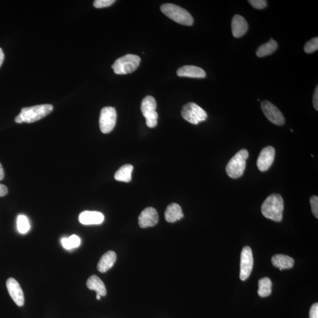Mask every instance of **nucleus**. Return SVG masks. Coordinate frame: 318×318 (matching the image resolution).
Here are the masks:
<instances>
[{
  "mask_svg": "<svg viewBox=\"0 0 318 318\" xmlns=\"http://www.w3.org/2000/svg\"><path fill=\"white\" fill-rule=\"evenodd\" d=\"M278 43L271 39L268 42L262 44L257 49L256 56L258 57H263L272 55L278 49Z\"/></svg>",
  "mask_w": 318,
  "mask_h": 318,
  "instance_id": "22",
  "label": "nucleus"
},
{
  "mask_svg": "<svg viewBox=\"0 0 318 318\" xmlns=\"http://www.w3.org/2000/svg\"><path fill=\"white\" fill-rule=\"evenodd\" d=\"M231 27L233 36L236 38H240L246 34L249 25L242 16L235 15L232 18Z\"/></svg>",
  "mask_w": 318,
  "mask_h": 318,
  "instance_id": "14",
  "label": "nucleus"
},
{
  "mask_svg": "<svg viewBox=\"0 0 318 318\" xmlns=\"http://www.w3.org/2000/svg\"><path fill=\"white\" fill-rule=\"evenodd\" d=\"M159 222L157 210L152 207L143 210L139 217V225L142 228L154 227Z\"/></svg>",
  "mask_w": 318,
  "mask_h": 318,
  "instance_id": "13",
  "label": "nucleus"
},
{
  "mask_svg": "<svg viewBox=\"0 0 318 318\" xmlns=\"http://www.w3.org/2000/svg\"><path fill=\"white\" fill-rule=\"evenodd\" d=\"M157 101L154 97L148 95L143 100L141 104V110L143 116L146 120V125L149 127H155L157 125L158 114L156 111Z\"/></svg>",
  "mask_w": 318,
  "mask_h": 318,
  "instance_id": "7",
  "label": "nucleus"
},
{
  "mask_svg": "<svg viewBox=\"0 0 318 318\" xmlns=\"http://www.w3.org/2000/svg\"><path fill=\"white\" fill-rule=\"evenodd\" d=\"M62 243L63 247L67 250H71L80 245L81 240L77 235H73L68 238H63Z\"/></svg>",
  "mask_w": 318,
  "mask_h": 318,
  "instance_id": "24",
  "label": "nucleus"
},
{
  "mask_svg": "<svg viewBox=\"0 0 318 318\" xmlns=\"http://www.w3.org/2000/svg\"><path fill=\"white\" fill-rule=\"evenodd\" d=\"M257 293L260 297H268L272 293V283L270 279L265 277L260 279L258 283Z\"/></svg>",
  "mask_w": 318,
  "mask_h": 318,
  "instance_id": "23",
  "label": "nucleus"
},
{
  "mask_svg": "<svg viewBox=\"0 0 318 318\" xmlns=\"http://www.w3.org/2000/svg\"><path fill=\"white\" fill-rule=\"evenodd\" d=\"M53 110L52 104H41L30 107H24L21 110L20 115L23 122L31 123L44 118Z\"/></svg>",
  "mask_w": 318,
  "mask_h": 318,
  "instance_id": "5",
  "label": "nucleus"
},
{
  "mask_svg": "<svg viewBox=\"0 0 318 318\" xmlns=\"http://www.w3.org/2000/svg\"><path fill=\"white\" fill-rule=\"evenodd\" d=\"M318 49V38L316 37L311 39L305 44L304 46L305 52L307 54H311L316 52Z\"/></svg>",
  "mask_w": 318,
  "mask_h": 318,
  "instance_id": "26",
  "label": "nucleus"
},
{
  "mask_svg": "<svg viewBox=\"0 0 318 318\" xmlns=\"http://www.w3.org/2000/svg\"><path fill=\"white\" fill-rule=\"evenodd\" d=\"M115 2L114 0H95L93 5L95 8H101L109 7Z\"/></svg>",
  "mask_w": 318,
  "mask_h": 318,
  "instance_id": "27",
  "label": "nucleus"
},
{
  "mask_svg": "<svg viewBox=\"0 0 318 318\" xmlns=\"http://www.w3.org/2000/svg\"><path fill=\"white\" fill-rule=\"evenodd\" d=\"M4 171L3 169V167L1 163H0V181L4 179Z\"/></svg>",
  "mask_w": 318,
  "mask_h": 318,
  "instance_id": "33",
  "label": "nucleus"
},
{
  "mask_svg": "<svg viewBox=\"0 0 318 318\" xmlns=\"http://www.w3.org/2000/svg\"><path fill=\"white\" fill-rule=\"evenodd\" d=\"M96 299L97 300H100L101 299V296L100 295L97 294Z\"/></svg>",
  "mask_w": 318,
  "mask_h": 318,
  "instance_id": "36",
  "label": "nucleus"
},
{
  "mask_svg": "<svg viewBox=\"0 0 318 318\" xmlns=\"http://www.w3.org/2000/svg\"><path fill=\"white\" fill-rule=\"evenodd\" d=\"M284 200L279 194H272L268 197L261 207L262 215L267 219L281 222L284 211Z\"/></svg>",
  "mask_w": 318,
  "mask_h": 318,
  "instance_id": "1",
  "label": "nucleus"
},
{
  "mask_svg": "<svg viewBox=\"0 0 318 318\" xmlns=\"http://www.w3.org/2000/svg\"><path fill=\"white\" fill-rule=\"evenodd\" d=\"M261 109L266 118L276 126L284 125L285 119L278 108L269 101H263L261 103Z\"/></svg>",
  "mask_w": 318,
  "mask_h": 318,
  "instance_id": "10",
  "label": "nucleus"
},
{
  "mask_svg": "<svg viewBox=\"0 0 318 318\" xmlns=\"http://www.w3.org/2000/svg\"><path fill=\"white\" fill-rule=\"evenodd\" d=\"M312 212L317 219L318 218V198L317 196H312L310 199Z\"/></svg>",
  "mask_w": 318,
  "mask_h": 318,
  "instance_id": "29",
  "label": "nucleus"
},
{
  "mask_svg": "<svg viewBox=\"0 0 318 318\" xmlns=\"http://www.w3.org/2000/svg\"><path fill=\"white\" fill-rule=\"evenodd\" d=\"M117 255L113 251H108L105 253L99 260L97 265L98 271L104 273L109 270L116 262Z\"/></svg>",
  "mask_w": 318,
  "mask_h": 318,
  "instance_id": "17",
  "label": "nucleus"
},
{
  "mask_svg": "<svg viewBox=\"0 0 318 318\" xmlns=\"http://www.w3.org/2000/svg\"><path fill=\"white\" fill-rule=\"evenodd\" d=\"M4 55L2 50L0 48V67L1 66L3 61H4Z\"/></svg>",
  "mask_w": 318,
  "mask_h": 318,
  "instance_id": "34",
  "label": "nucleus"
},
{
  "mask_svg": "<svg viewBox=\"0 0 318 318\" xmlns=\"http://www.w3.org/2000/svg\"><path fill=\"white\" fill-rule=\"evenodd\" d=\"M117 120V113L112 107H105L101 110L99 125L101 132L107 134L109 133L115 127Z\"/></svg>",
  "mask_w": 318,
  "mask_h": 318,
  "instance_id": "8",
  "label": "nucleus"
},
{
  "mask_svg": "<svg viewBox=\"0 0 318 318\" xmlns=\"http://www.w3.org/2000/svg\"><path fill=\"white\" fill-rule=\"evenodd\" d=\"M254 8L262 9L266 7L268 2L266 0H250L248 1Z\"/></svg>",
  "mask_w": 318,
  "mask_h": 318,
  "instance_id": "28",
  "label": "nucleus"
},
{
  "mask_svg": "<svg viewBox=\"0 0 318 318\" xmlns=\"http://www.w3.org/2000/svg\"><path fill=\"white\" fill-rule=\"evenodd\" d=\"M15 122L17 123H23V119L21 118L20 114H18V116L15 117Z\"/></svg>",
  "mask_w": 318,
  "mask_h": 318,
  "instance_id": "35",
  "label": "nucleus"
},
{
  "mask_svg": "<svg viewBox=\"0 0 318 318\" xmlns=\"http://www.w3.org/2000/svg\"><path fill=\"white\" fill-rule=\"evenodd\" d=\"M253 266L252 249L249 246L243 248L241 253L240 279L244 281L249 277Z\"/></svg>",
  "mask_w": 318,
  "mask_h": 318,
  "instance_id": "9",
  "label": "nucleus"
},
{
  "mask_svg": "<svg viewBox=\"0 0 318 318\" xmlns=\"http://www.w3.org/2000/svg\"><path fill=\"white\" fill-rule=\"evenodd\" d=\"M162 12L167 17L176 23L184 25H190L193 24V18L185 9L173 4H164L160 7Z\"/></svg>",
  "mask_w": 318,
  "mask_h": 318,
  "instance_id": "2",
  "label": "nucleus"
},
{
  "mask_svg": "<svg viewBox=\"0 0 318 318\" xmlns=\"http://www.w3.org/2000/svg\"><path fill=\"white\" fill-rule=\"evenodd\" d=\"M104 216L99 212L84 211L79 216V221L84 225H100L104 221Z\"/></svg>",
  "mask_w": 318,
  "mask_h": 318,
  "instance_id": "15",
  "label": "nucleus"
},
{
  "mask_svg": "<svg viewBox=\"0 0 318 318\" xmlns=\"http://www.w3.org/2000/svg\"><path fill=\"white\" fill-rule=\"evenodd\" d=\"M8 193V189L4 184L0 183V197H3Z\"/></svg>",
  "mask_w": 318,
  "mask_h": 318,
  "instance_id": "32",
  "label": "nucleus"
},
{
  "mask_svg": "<svg viewBox=\"0 0 318 318\" xmlns=\"http://www.w3.org/2000/svg\"><path fill=\"white\" fill-rule=\"evenodd\" d=\"M133 166L131 164H125L121 167L114 174V179L120 182H129L132 180Z\"/></svg>",
  "mask_w": 318,
  "mask_h": 318,
  "instance_id": "21",
  "label": "nucleus"
},
{
  "mask_svg": "<svg viewBox=\"0 0 318 318\" xmlns=\"http://www.w3.org/2000/svg\"><path fill=\"white\" fill-rule=\"evenodd\" d=\"M86 285L90 290L96 292L97 294L101 297H104L107 294L106 286L101 280L96 275H92L87 280Z\"/></svg>",
  "mask_w": 318,
  "mask_h": 318,
  "instance_id": "20",
  "label": "nucleus"
},
{
  "mask_svg": "<svg viewBox=\"0 0 318 318\" xmlns=\"http://www.w3.org/2000/svg\"><path fill=\"white\" fill-rule=\"evenodd\" d=\"M177 75L179 77L202 79L206 77V73L199 67L184 66L178 69Z\"/></svg>",
  "mask_w": 318,
  "mask_h": 318,
  "instance_id": "16",
  "label": "nucleus"
},
{
  "mask_svg": "<svg viewBox=\"0 0 318 318\" xmlns=\"http://www.w3.org/2000/svg\"><path fill=\"white\" fill-rule=\"evenodd\" d=\"M291 131L292 132H293V130L291 129Z\"/></svg>",
  "mask_w": 318,
  "mask_h": 318,
  "instance_id": "37",
  "label": "nucleus"
},
{
  "mask_svg": "<svg viewBox=\"0 0 318 318\" xmlns=\"http://www.w3.org/2000/svg\"><path fill=\"white\" fill-rule=\"evenodd\" d=\"M249 152L246 149L238 151L228 162L226 171L232 179H238L243 174L246 166V160Z\"/></svg>",
  "mask_w": 318,
  "mask_h": 318,
  "instance_id": "3",
  "label": "nucleus"
},
{
  "mask_svg": "<svg viewBox=\"0 0 318 318\" xmlns=\"http://www.w3.org/2000/svg\"><path fill=\"white\" fill-rule=\"evenodd\" d=\"M8 293L18 307H23L24 304V296L20 284L14 278H9L6 282Z\"/></svg>",
  "mask_w": 318,
  "mask_h": 318,
  "instance_id": "12",
  "label": "nucleus"
},
{
  "mask_svg": "<svg viewBox=\"0 0 318 318\" xmlns=\"http://www.w3.org/2000/svg\"><path fill=\"white\" fill-rule=\"evenodd\" d=\"M272 263L276 268L282 270L293 268L295 261L290 256L278 254L272 257Z\"/></svg>",
  "mask_w": 318,
  "mask_h": 318,
  "instance_id": "18",
  "label": "nucleus"
},
{
  "mask_svg": "<svg viewBox=\"0 0 318 318\" xmlns=\"http://www.w3.org/2000/svg\"><path fill=\"white\" fill-rule=\"evenodd\" d=\"M275 155V150L272 146L263 148L257 160V166L259 170L261 171L268 170L274 161Z\"/></svg>",
  "mask_w": 318,
  "mask_h": 318,
  "instance_id": "11",
  "label": "nucleus"
},
{
  "mask_svg": "<svg viewBox=\"0 0 318 318\" xmlns=\"http://www.w3.org/2000/svg\"><path fill=\"white\" fill-rule=\"evenodd\" d=\"M310 318H318V304H314L311 307L310 312Z\"/></svg>",
  "mask_w": 318,
  "mask_h": 318,
  "instance_id": "30",
  "label": "nucleus"
},
{
  "mask_svg": "<svg viewBox=\"0 0 318 318\" xmlns=\"http://www.w3.org/2000/svg\"><path fill=\"white\" fill-rule=\"evenodd\" d=\"M141 62L139 56L128 54L117 59L111 68L117 75H127L134 72Z\"/></svg>",
  "mask_w": 318,
  "mask_h": 318,
  "instance_id": "4",
  "label": "nucleus"
},
{
  "mask_svg": "<svg viewBox=\"0 0 318 318\" xmlns=\"http://www.w3.org/2000/svg\"><path fill=\"white\" fill-rule=\"evenodd\" d=\"M17 230L20 234H25L29 231L30 225L28 218L24 215H19L17 221Z\"/></svg>",
  "mask_w": 318,
  "mask_h": 318,
  "instance_id": "25",
  "label": "nucleus"
},
{
  "mask_svg": "<svg viewBox=\"0 0 318 318\" xmlns=\"http://www.w3.org/2000/svg\"><path fill=\"white\" fill-rule=\"evenodd\" d=\"M165 219L167 222L174 223L183 218L182 208L177 203H171L167 207L164 213Z\"/></svg>",
  "mask_w": 318,
  "mask_h": 318,
  "instance_id": "19",
  "label": "nucleus"
},
{
  "mask_svg": "<svg viewBox=\"0 0 318 318\" xmlns=\"http://www.w3.org/2000/svg\"><path fill=\"white\" fill-rule=\"evenodd\" d=\"M313 104L315 109L318 111V86L317 85L315 90L313 96Z\"/></svg>",
  "mask_w": 318,
  "mask_h": 318,
  "instance_id": "31",
  "label": "nucleus"
},
{
  "mask_svg": "<svg viewBox=\"0 0 318 318\" xmlns=\"http://www.w3.org/2000/svg\"><path fill=\"white\" fill-rule=\"evenodd\" d=\"M181 114L184 119L193 125H198L208 118L206 111L195 103H188L184 105Z\"/></svg>",
  "mask_w": 318,
  "mask_h": 318,
  "instance_id": "6",
  "label": "nucleus"
}]
</instances>
